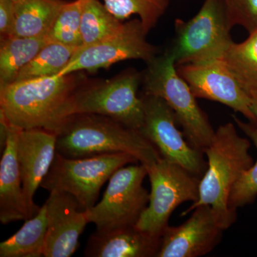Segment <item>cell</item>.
Listing matches in <instances>:
<instances>
[{"label": "cell", "instance_id": "1", "mask_svg": "<svg viewBox=\"0 0 257 257\" xmlns=\"http://www.w3.org/2000/svg\"><path fill=\"white\" fill-rule=\"evenodd\" d=\"M73 74L17 81L0 87V118L21 130L57 134L72 116V98L78 89Z\"/></svg>", "mask_w": 257, "mask_h": 257}, {"label": "cell", "instance_id": "2", "mask_svg": "<svg viewBox=\"0 0 257 257\" xmlns=\"http://www.w3.org/2000/svg\"><path fill=\"white\" fill-rule=\"evenodd\" d=\"M56 135L57 153L68 158L128 153L147 170L162 158L140 130L103 115H72Z\"/></svg>", "mask_w": 257, "mask_h": 257}, {"label": "cell", "instance_id": "3", "mask_svg": "<svg viewBox=\"0 0 257 257\" xmlns=\"http://www.w3.org/2000/svg\"><path fill=\"white\" fill-rule=\"evenodd\" d=\"M251 143L238 135L234 124L221 125L204 150L207 169L201 179L199 199L183 211L184 216L199 206H210L221 227L229 229L237 218L230 209V194L241 176L253 165L250 155Z\"/></svg>", "mask_w": 257, "mask_h": 257}, {"label": "cell", "instance_id": "4", "mask_svg": "<svg viewBox=\"0 0 257 257\" xmlns=\"http://www.w3.org/2000/svg\"><path fill=\"white\" fill-rule=\"evenodd\" d=\"M147 64L143 76L144 94L164 99L175 113L189 145L204 153L215 131L189 84L179 75L172 52L166 51Z\"/></svg>", "mask_w": 257, "mask_h": 257}, {"label": "cell", "instance_id": "5", "mask_svg": "<svg viewBox=\"0 0 257 257\" xmlns=\"http://www.w3.org/2000/svg\"><path fill=\"white\" fill-rule=\"evenodd\" d=\"M138 162L136 157L128 153L68 158L57 152L40 187L50 193H69L78 201L83 210H88L95 205L101 187L116 170Z\"/></svg>", "mask_w": 257, "mask_h": 257}, {"label": "cell", "instance_id": "6", "mask_svg": "<svg viewBox=\"0 0 257 257\" xmlns=\"http://www.w3.org/2000/svg\"><path fill=\"white\" fill-rule=\"evenodd\" d=\"M232 28L221 0H204L194 18L175 20V40L170 50L176 66L221 58L233 42Z\"/></svg>", "mask_w": 257, "mask_h": 257}, {"label": "cell", "instance_id": "7", "mask_svg": "<svg viewBox=\"0 0 257 257\" xmlns=\"http://www.w3.org/2000/svg\"><path fill=\"white\" fill-rule=\"evenodd\" d=\"M151 184L148 206L136 226L155 237H162L173 211L186 202L199 199L201 178L182 166L161 158L147 169Z\"/></svg>", "mask_w": 257, "mask_h": 257}, {"label": "cell", "instance_id": "8", "mask_svg": "<svg viewBox=\"0 0 257 257\" xmlns=\"http://www.w3.org/2000/svg\"><path fill=\"white\" fill-rule=\"evenodd\" d=\"M148 171L142 164L122 167L113 174L100 202L88 209L89 223L97 231L136 226L150 201L143 187Z\"/></svg>", "mask_w": 257, "mask_h": 257}, {"label": "cell", "instance_id": "9", "mask_svg": "<svg viewBox=\"0 0 257 257\" xmlns=\"http://www.w3.org/2000/svg\"><path fill=\"white\" fill-rule=\"evenodd\" d=\"M141 80L136 71H127L109 82L78 89L72 98V115H103L140 131L145 116L143 98L138 96Z\"/></svg>", "mask_w": 257, "mask_h": 257}, {"label": "cell", "instance_id": "10", "mask_svg": "<svg viewBox=\"0 0 257 257\" xmlns=\"http://www.w3.org/2000/svg\"><path fill=\"white\" fill-rule=\"evenodd\" d=\"M142 98L145 116L141 133L156 147L162 158L182 166L202 179L207 169L204 153L184 140L170 106L157 96L144 94Z\"/></svg>", "mask_w": 257, "mask_h": 257}, {"label": "cell", "instance_id": "11", "mask_svg": "<svg viewBox=\"0 0 257 257\" xmlns=\"http://www.w3.org/2000/svg\"><path fill=\"white\" fill-rule=\"evenodd\" d=\"M147 33L140 19L124 23L114 35L92 45L79 47L57 75L107 68L127 60H142L147 63L155 58L158 52L157 47L147 42Z\"/></svg>", "mask_w": 257, "mask_h": 257}, {"label": "cell", "instance_id": "12", "mask_svg": "<svg viewBox=\"0 0 257 257\" xmlns=\"http://www.w3.org/2000/svg\"><path fill=\"white\" fill-rule=\"evenodd\" d=\"M177 69L196 97L221 103L255 123L249 95L222 57L200 63L183 64Z\"/></svg>", "mask_w": 257, "mask_h": 257}, {"label": "cell", "instance_id": "13", "mask_svg": "<svg viewBox=\"0 0 257 257\" xmlns=\"http://www.w3.org/2000/svg\"><path fill=\"white\" fill-rule=\"evenodd\" d=\"M224 231L212 208L199 206L183 224L167 226L157 257L204 256L219 244Z\"/></svg>", "mask_w": 257, "mask_h": 257}, {"label": "cell", "instance_id": "14", "mask_svg": "<svg viewBox=\"0 0 257 257\" xmlns=\"http://www.w3.org/2000/svg\"><path fill=\"white\" fill-rule=\"evenodd\" d=\"M56 144L57 135L52 132L18 128L17 155L28 219L36 215L41 208L34 202V195L55 160Z\"/></svg>", "mask_w": 257, "mask_h": 257}, {"label": "cell", "instance_id": "15", "mask_svg": "<svg viewBox=\"0 0 257 257\" xmlns=\"http://www.w3.org/2000/svg\"><path fill=\"white\" fill-rule=\"evenodd\" d=\"M47 230L45 257H69L79 246V238L89 223L87 210L69 193H50L45 202Z\"/></svg>", "mask_w": 257, "mask_h": 257}, {"label": "cell", "instance_id": "16", "mask_svg": "<svg viewBox=\"0 0 257 257\" xmlns=\"http://www.w3.org/2000/svg\"><path fill=\"white\" fill-rule=\"evenodd\" d=\"M161 238L139 229L136 226L109 231L96 230L84 250L87 257H157Z\"/></svg>", "mask_w": 257, "mask_h": 257}, {"label": "cell", "instance_id": "17", "mask_svg": "<svg viewBox=\"0 0 257 257\" xmlns=\"http://www.w3.org/2000/svg\"><path fill=\"white\" fill-rule=\"evenodd\" d=\"M5 123L6 141L0 162V221L3 224L28 219L17 155L18 128Z\"/></svg>", "mask_w": 257, "mask_h": 257}, {"label": "cell", "instance_id": "18", "mask_svg": "<svg viewBox=\"0 0 257 257\" xmlns=\"http://www.w3.org/2000/svg\"><path fill=\"white\" fill-rule=\"evenodd\" d=\"M65 3L64 0H20L15 3L16 20L13 35L47 37Z\"/></svg>", "mask_w": 257, "mask_h": 257}, {"label": "cell", "instance_id": "19", "mask_svg": "<svg viewBox=\"0 0 257 257\" xmlns=\"http://www.w3.org/2000/svg\"><path fill=\"white\" fill-rule=\"evenodd\" d=\"M50 42L47 37L1 38L0 87L14 82L20 71Z\"/></svg>", "mask_w": 257, "mask_h": 257}, {"label": "cell", "instance_id": "20", "mask_svg": "<svg viewBox=\"0 0 257 257\" xmlns=\"http://www.w3.org/2000/svg\"><path fill=\"white\" fill-rule=\"evenodd\" d=\"M47 230L45 204L31 219L25 221L18 232L0 243V257L44 256Z\"/></svg>", "mask_w": 257, "mask_h": 257}, {"label": "cell", "instance_id": "21", "mask_svg": "<svg viewBox=\"0 0 257 257\" xmlns=\"http://www.w3.org/2000/svg\"><path fill=\"white\" fill-rule=\"evenodd\" d=\"M248 35L241 43L233 42L222 57L248 94L257 92V28Z\"/></svg>", "mask_w": 257, "mask_h": 257}, {"label": "cell", "instance_id": "22", "mask_svg": "<svg viewBox=\"0 0 257 257\" xmlns=\"http://www.w3.org/2000/svg\"><path fill=\"white\" fill-rule=\"evenodd\" d=\"M123 24L99 0H83L81 19L82 46L92 45L114 35Z\"/></svg>", "mask_w": 257, "mask_h": 257}, {"label": "cell", "instance_id": "23", "mask_svg": "<svg viewBox=\"0 0 257 257\" xmlns=\"http://www.w3.org/2000/svg\"><path fill=\"white\" fill-rule=\"evenodd\" d=\"M78 49L49 42L30 63L20 71L15 82L57 75Z\"/></svg>", "mask_w": 257, "mask_h": 257}, {"label": "cell", "instance_id": "24", "mask_svg": "<svg viewBox=\"0 0 257 257\" xmlns=\"http://www.w3.org/2000/svg\"><path fill=\"white\" fill-rule=\"evenodd\" d=\"M104 6L120 21L137 15L149 32L158 23L169 6V0H103Z\"/></svg>", "mask_w": 257, "mask_h": 257}, {"label": "cell", "instance_id": "25", "mask_svg": "<svg viewBox=\"0 0 257 257\" xmlns=\"http://www.w3.org/2000/svg\"><path fill=\"white\" fill-rule=\"evenodd\" d=\"M82 5L83 0L66 2L47 35L51 42L77 48L82 47L81 35Z\"/></svg>", "mask_w": 257, "mask_h": 257}, {"label": "cell", "instance_id": "26", "mask_svg": "<svg viewBox=\"0 0 257 257\" xmlns=\"http://www.w3.org/2000/svg\"><path fill=\"white\" fill-rule=\"evenodd\" d=\"M238 127L248 137L257 150V126L254 123L244 122L236 116H233ZM257 196V160L251 168L243 174L236 182L230 194V209L236 211L238 208L251 204Z\"/></svg>", "mask_w": 257, "mask_h": 257}, {"label": "cell", "instance_id": "27", "mask_svg": "<svg viewBox=\"0 0 257 257\" xmlns=\"http://www.w3.org/2000/svg\"><path fill=\"white\" fill-rule=\"evenodd\" d=\"M233 28L242 27L248 34L257 28V0H221Z\"/></svg>", "mask_w": 257, "mask_h": 257}, {"label": "cell", "instance_id": "28", "mask_svg": "<svg viewBox=\"0 0 257 257\" xmlns=\"http://www.w3.org/2000/svg\"><path fill=\"white\" fill-rule=\"evenodd\" d=\"M15 3L13 0H0V33L1 38L14 34Z\"/></svg>", "mask_w": 257, "mask_h": 257}, {"label": "cell", "instance_id": "29", "mask_svg": "<svg viewBox=\"0 0 257 257\" xmlns=\"http://www.w3.org/2000/svg\"><path fill=\"white\" fill-rule=\"evenodd\" d=\"M248 95L250 97V106L255 117L254 124L257 126V92L249 93Z\"/></svg>", "mask_w": 257, "mask_h": 257}, {"label": "cell", "instance_id": "30", "mask_svg": "<svg viewBox=\"0 0 257 257\" xmlns=\"http://www.w3.org/2000/svg\"><path fill=\"white\" fill-rule=\"evenodd\" d=\"M13 1H14L15 3H17V2L20 1V0H13Z\"/></svg>", "mask_w": 257, "mask_h": 257}]
</instances>
